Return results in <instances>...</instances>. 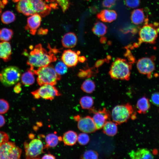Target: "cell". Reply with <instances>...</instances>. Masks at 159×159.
Wrapping results in <instances>:
<instances>
[{"label": "cell", "mask_w": 159, "mask_h": 159, "mask_svg": "<svg viewBox=\"0 0 159 159\" xmlns=\"http://www.w3.org/2000/svg\"><path fill=\"white\" fill-rule=\"evenodd\" d=\"M48 2L55 1L61 8L62 11L64 12L69 8L70 3L69 0H48Z\"/></svg>", "instance_id": "cell-33"}, {"label": "cell", "mask_w": 159, "mask_h": 159, "mask_svg": "<svg viewBox=\"0 0 159 159\" xmlns=\"http://www.w3.org/2000/svg\"><path fill=\"white\" fill-rule=\"evenodd\" d=\"M133 112L132 107L129 103L117 105L112 110V118L116 124H120L127 121L131 117Z\"/></svg>", "instance_id": "cell-6"}, {"label": "cell", "mask_w": 159, "mask_h": 159, "mask_svg": "<svg viewBox=\"0 0 159 159\" xmlns=\"http://www.w3.org/2000/svg\"><path fill=\"white\" fill-rule=\"evenodd\" d=\"M67 67L62 61H59L56 64L54 69L56 72L61 75L66 73L67 70Z\"/></svg>", "instance_id": "cell-32"}, {"label": "cell", "mask_w": 159, "mask_h": 159, "mask_svg": "<svg viewBox=\"0 0 159 159\" xmlns=\"http://www.w3.org/2000/svg\"><path fill=\"white\" fill-rule=\"evenodd\" d=\"M62 140V138L54 133L49 134L45 138L46 145L44 148L54 147L57 145L59 141Z\"/></svg>", "instance_id": "cell-23"}, {"label": "cell", "mask_w": 159, "mask_h": 159, "mask_svg": "<svg viewBox=\"0 0 159 159\" xmlns=\"http://www.w3.org/2000/svg\"><path fill=\"white\" fill-rule=\"evenodd\" d=\"M15 14L13 12L10 11H4L1 16L2 22L6 24H8L13 22L15 20Z\"/></svg>", "instance_id": "cell-30"}, {"label": "cell", "mask_w": 159, "mask_h": 159, "mask_svg": "<svg viewBox=\"0 0 159 159\" xmlns=\"http://www.w3.org/2000/svg\"><path fill=\"white\" fill-rule=\"evenodd\" d=\"M125 4L128 7L135 8L138 7L140 3V0H125Z\"/></svg>", "instance_id": "cell-37"}, {"label": "cell", "mask_w": 159, "mask_h": 159, "mask_svg": "<svg viewBox=\"0 0 159 159\" xmlns=\"http://www.w3.org/2000/svg\"><path fill=\"white\" fill-rule=\"evenodd\" d=\"M128 154L132 159H152L154 158V156L150 151L144 148L138 149L136 150H132Z\"/></svg>", "instance_id": "cell-18"}, {"label": "cell", "mask_w": 159, "mask_h": 159, "mask_svg": "<svg viewBox=\"0 0 159 159\" xmlns=\"http://www.w3.org/2000/svg\"><path fill=\"white\" fill-rule=\"evenodd\" d=\"M56 158L53 155L50 154L48 153L45 154L44 155L42 158V159H55Z\"/></svg>", "instance_id": "cell-42"}, {"label": "cell", "mask_w": 159, "mask_h": 159, "mask_svg": "<svg viewBox=\"0 0 159 159\" xmlns=\"http://www.w3.org/2000/svg\"><path fill=\"white\" fill-rule=\"evenodd\" d=\"M21 149L13 142L7 141L0 145V159L20 158Z\"/></svg>", "instance_id": "cell-7"}, {"label": "cell", "mask_w": 159, "mask_h": 159, "mask_svg": "<svg viewBox=\"0 0 159 159\" xmlns=\"http://www.w3.org/2000/svg\"><path fill=\"white\" fill-rule=\"evenodd\" d=\"M85 60L86 59L85 57L83 56L79 57V61L80 62H83L85 61Z\"/></svg>", "instance_id": "cell-47"}, {"label": "cell", "mask_w": 159, "mask_h": 159, "mask_svg": "<svg viewBox=\"0 0 159 159\" xmlns=\"http://www.w3.org/2000/svg\"><path fill=\"white\" fill-rule=\"evenodd\" d=\"M1 8H1V7L0 6V14H1Z\"/></svg>", "instance_id": "cell-50"}, {"label": "cell", "mask_w": 159, "mask_h": 159, "mask_svg": "<svg viewBox=\"0 0 159 159\" xmlns=\"http://www.w3.org/2000/svg\"><path fill=\"white\" fill-rule=\"evenodd\" d=\"M136 106L139 113H145L149 110L150 105L148 99L145 97H143L138 100Z\"/></svg>", "instance_id": "cell-25"}, {"label": "cell", "mask_w": 159, "mask_h": 159, "mask_svg": "<svg viewBox=\"0 0 159 159\" xmlns=\"http://www.w3.org/2000/svg\"><path fill=\"white\" fill-rule=\"evenodd\" d=\"M92 119L95 125L97 130L100 129L103 127L105 123L110 116L109 112L105 108L102 110L94 111Z\"/></svg>", "instance_id": "cell-14"}, {"label": "cell", "mask_w": 159, "mask_h": 159, "mask_svg": "<svg viewBox=\"0 0 159 159\" xmlns=\"http://www.w3.org/2000/svg\"><path fill=\"white\" fill-rule=\"evenodd\" d=\"M77 136L76 132L72 130H69L64 134L62 140L65 145L73 146L76 143Z\"/></svg>", "instance_id": "cell-22"}, {"label": "cell", "mask_w": 159, "mask_h": 159, "mask_svg": "<svg viewBox=\"0 0 159 159\" xmlns=\"http://www.w3.org/2000/svg\"><path fill=\"white\" fill-rule=\"evenodd\" d=\"M13 35V31L11 29L6 28L0 29V41L8 42L11 39Z\"/></svg>", "instance_id": "cell-29"}, {"label": "cell", "mask_w": 159, "mask_h": 159, "mask_svg": "<svg viewBox=\"0 0 159 159\" xmlns=\"http://www.w3.org/2000/svg\"><path fill=\"white\" fill-rule=\"evenodd\" d=\"M148 21L147 18L144 25L140 29L138 42L135 44L136 47L143 42L150 44L155 42L159 33V23L154 22L148 24Z\"/></svg>", "instance_id": "cell-4"}, {"label": "cell", "mask_w": 159, "mask_h": 159, "mask_svg": "<svg viewBox=\"0 0 159 159\" xmlns=\"http://www.w3.org/2000/svg\"><path fill=\"white\" fill-rule=\"evenodd\" d=\"M77 127L80 130L86 133H92L97 130L92 118L89 116L80 118L78 121Z\"/></svg>", "instance_id": "cell-12"}, {"label": "cell", "mask_w": 159, "mask_h": 159, "mask_svg": "<svg viewBox=\"0 0 159 159\" xmlns=\"http://www.w3.org/2000/svg\"><path fill=\"white\" fill-rule=\"evenodd\" d=\"M151 101L154 105L159 107V92H155L152 95Z\"/></svg>", "instance_id": "cell-39"}, {"label": "cell", "mask_w": 159, "mask_h": 159, "mask_svg": "<svg viewBox=\"0 0 159 159\" xmlns=\"http://www.w3.org/2000/svg\"><path fill=\"white\" fill-rule=\"evenodd\" d=\"M103 127L104 132L108 136H114L117 132V128L115 122L111 121H107Z\"/></svg>", "instance_id": "cell-24"}, {"label": "cell", "mask_w": 159, "mask_h": 159, "mask_svg": "<svg viewBox=\"0 0 159 159\" xmlns=\"http://www.w3.org/2000/svg\"><path fill=\"white\" fill-rule=\"evenodd\" d=\"M31 70L37 75V82L40 86L46 84L54 86L61 78L54 68L49 65Z\"/></svg>", "instance_id": "cell-3"}, {"label": "cell", "mask_w": 159, "mask_h": 159, "mask_svg": "<svg viewBox=\"0 0 159 159\" xmlns=\"http://www.w3.org/2000/svg\"><path fill=\"white\" fill-rule=\"evenodd\" d=\"M41 18L42 17L37 13L29 16L27 19L25 29L28 31L31 34L35 35L40 25Z\"/></svg>", "instance_id": "cell-15"}, {"label": "cell", "mask_w": 159, "mask_h": 159, "mask_svg": "<svg viewBox=\"0 0 159 159\" xmlns=\"http://www.w3.org/2000/svg\"><path fill=\"white\" fill-rule=\"evenodd\" d=\"M9 136L6 133L0 131V145L8 141Z\"/></svg>", "instance_id": "cell-41"}, {"label": "cell", "mask_w": 159, "mask_h": 159, "mask_svg": "<svg viewBox=\"0 0 159 159\" xmlns=\"http://www.w3.org/2000/svg\"><path fill=\"white\" fill-rule=\"evenodd\" d=\"M30 0L36 13L43 17L49 14L52 7V4H47L44 0Z\"/></svg>", "instance_id": "cell-13"}, {"label": "cell", "mask_w": 159, "mask_h": 159, "mask_svg": "<svg viewBox=\"0 0 159 159\" xmlns=\"http://www.w3.org/2000/svg\"><path fill=\"white\" fill-rule=\"evenodd\" d=\"M17 11L26 16H30L35 13L30 0H21L16 5Z\"/></svg>", "instance_id": "cell-16"}, {"label": "cell", "mask_w": 159, "mask_h": 159, "mask_svg": "<svg viewBox=\"0 0 159 159\" xmlns=\"http://www.w3.org/2000/svg\"><path fill=\"white\" fill-rule=\"evenodd\" d=\"M26 157L27 159L39 158L44 149L42 141L39 139H33L29 143L24 144Z\"/></svg>", "instance_id": "cell-8"}, {"label": "cell", "mask_w": 159, "mask_h": 159, "mask_svg": "<svg viewBox=\"0 0 159 159\" xmlns=\"http://www.w3.org/2000/svg\"><path fill=\"white\" fill-rule=\"evenodd\" d=\"M46 2H48V0H44Z\"/></svg>", "instance_id": "cell-51"}, {"label": "cell", "mask_w": 159, "mask_h": 159, "mask_svg": "<svg viewBox=\"0 0 159 159\" xmlns=\"http://www.w3.org/2000/svg\"><path fill=\"white\" fill-rule=\"evenodd\" d=\"M80 103L82 109H89L92 106L94 103V100L92 97L85 96L81 98Z\"/></svg>", "instance_id": "cell-31"}, {"label": "cell", "mask_w": 159, "mask_h": 159, "mask_svg": "<svg viewBox=\"0 0 159 159\" xmlns=\"http://www.w3.org/2000/svg\"><path fill=\"white\" fill-rule=\"evenodd\" d=\"M81 88L85 92L91 93L95 90V82L90 80H87L82 84Z\"/></svg>", "instance_id": "cell-28"}, {"label": "cell", "mask_w": 159, "mask_h": 159, "mask_svg": "<svg viewBox=\"0 0 159 159\" xmlns=\"http://www.w3.org/2000/svg\"><path fill=\"white\" fill-rule=\"evenodd\" d=\"M14 88V91L16 92H19L21 90V85L19 84L17 85Z\"/></svg>", "instance_id": "cell-44"}, {"label": "cell", "mask_w": 159, "mask_h": 159, "mask_svg": "<svg viewBox=\"0 0 159 159\" xmlns=\"http://www.w3.org/2000/svg\"><path fill=\"white\" fill-rule=\"evenodd\" d=\"M36 99H43L52 100L55 97L61 95L57 88L53 85L46 84L41 86L37 90L31 92Z\"/></svg>", "instance_id": "cell-9"}, {"label": "cell", "mask_w": 159, "mask_h": 159, "mask_svg": "<svg viewBox=\"0 0 159 159\" xmlns=\"http://www.w3.org/2000/svg\"><path fill=\"white\" fill-rule=\"evenodd\" d=\"M34 74L30 69L23 73L21 78L22 83L27 86L33 84L35 82Z\"/></svg>", "instance_id": "cell-26"}, {"label": "cell", "mask_w": 159, "mask_h": 159, "mask_svg": "<svg viewBox=\"0 0 159 159\" xmlns=\"http://www.w3.org/2000/svg\"><path fill=\"white\" fill-rule=\"evenodd\" d=\"M77 141L80 145H85L89 143L90 138L87 133L83 132L78 135Z\"/></svg>", "instance_id": "cell-34"}, {"label": "cell", "mask_w": 159, "mask_h": 159, "mask_svg": "<svg viewBox=\"0 0 159 159\" xmlns=\"http://www.w3.org/2000/svg\"><path fill=\"white\" fill-rule=\"evenodd\" d=\"M142 9L134 10L131 13L130 19L132 23L135 25L140 24L145 22L146 19Z\"/></svg>", "instance_id": "cell-21"}, {"label": "cell", "mask_w": 159, "mask_h": 159, "mask_svg": "<svg viewBox=\"0 0 159 159\" xmlns=\"http://www.w3.org/2000/svg\"><path fill=\"white\" fill-rule=\"evenodd\" d=\"M13 2H18L21 0H12Z\"/></svg>", "instance_id": "cell-49"}, {"label": "cell", "mask_w": 159, "mask_h": 159, "mask_svg": "<svg viewBox=\"0 0 159 159\" xmlns=\"http://www.w3.org/2000/svg\"><path fill=\"white\" fill-rule=\"evenodd\" d=\"M117 17V13L115 10L107 9L102 10L97 15V19L105 22H111L115 20Z\"/></svg>", "instance_id": "cell-17"}, {"label": "cell", "mask_w": 159, "mask_h": 159, "mask_svg": "<svg viewBox=\"0 0 159 159\" xmlns=\"http://www.w3.org/2000/svg\"><path fill=\"white\" fill-rule=\"evenodd\" d=\"M92 73L93 72L91 69H81L78 73V75L79 77L81 78L89 77L92 76Z\"/></svg>", "instance_id": "cell-38"}, {"label": "cell", "mask_w": 159, "mask_h": 159, "mask_svg": "<svg viewBox=\"0 0 159 159\" xmlns=\"http://www.w3.org/2000/svg\"><path fill=\"white\" fill-rule=\"evenodd\" d=\"M118 0H103L102 5L104 7L110 8L115 5L116 2Z\"/></svg>", "instance_id": "cell-40"}, {"label": "cell", "mask_w": 159, "mask_h": 159, "mask_svg": "<svg viewBox=\"0 0 159 159\" xmlns=\"http://www.w3.org/2000/svg\"><path fill=\"white\" fill-rule=\"evenodd\" d=\"M80 52H77L70 49L64 50L61 57L62 61L67 67H72L75 66L79 61V55Z\"/></svg>", "instance_id": "cell-11"}, {"label": "cell", "mask_w": 159, "mask_h": 159, "mask_svg": "<svg viewBox=\"0 0 159 159\" xmlns=\"http://www.w3.org/2000/svg\"><path fill=\"white\" fill-rule=\"evenodd\" d=\"M21 76V72L19 68L14 66H9L0 72V81L5 86H11L18 82Z\"/></svg>", "instance_id": "cell-5"}, {"label": "cell", "mask_w": 159, "mask_h": 159, "mask_svg": "<svg viewBox=\"0 0 159 159\" xmlns=\"http://www.w3.org/2000/svg\"><path fill=\"white\" fill-rule=\"evenodd\" d=\"M50 51L48 52L42 44L36 45L28 54L27 64L30 67L31 70L49 65L57 59L54 55L57 52L56 49H51L49 46Z\"/></svg>", "instance_id": "cell-1"}, {"label": "cell", "mask_w": 159, "mask_h": 159, "mask_svg": "<svg viewBox=\"0 0 159 159\" xmlns=\"http://www.w3.org/2000/svg\"><path fill=\"white\" fill-rule=\"evenodd\" d=\"M132 67V64L126 59L117 58L112 63L109 74L113 79L128 80Z\"/></svg>", "instance_id": "cell-2"}, {"label": "cell", "mask_w": 159, "mask_h": 159, "mask_svg": "<svg viewBox=\"0 0 159 159\" xmlns=\"http://www.w3.org/2000/svg\"><path fill=\"white\" fill-rule=\"evenodd\" d=\"M47 29H40L39 30L38 33L40 34H47Z\"/></svg>", "instance_id": "cell-45"}, {"label": "cell", "mask_w": 159, "mask_h": 159, "mask_svg": "<svg viewBox=\"0 0 159 159\" xmlns=\"http://www.w3.org/2000/svg\"><path fill=\"white\" fill-rule=\"evenodd\" d=\"M98 156L97 153L92 150H88L85 151L81 156L82 159H97Z\"/></svg>", "instance_id": "cell-35"}, {"label": "cell", "mask_w": 159, "mask_h": 159, "mask_svg": "<svg viewBox=\"0 0 159 159\" xmlns=\"http://www.w3.org/2000/svg\"><path fill=\"white\" fill-rule=\"evenodd\" d=\"M9 107L8 102L5 100L0 99V114H4L6 112Z\"/></svg>", "instance_id": "cell-36"}, {"label": "cell", "mask_w": 159, "mask_h": 159, "mask_svg": "<svg viewBox=\"0 0 159 159\" xmlns=\"http://www.w3.org/2000/svg\"><path fill=\"white\" fill-rule=\"evenodd\" d=\"M154 58L144 57L138 61L137 67L141 74L146 75L148 78L152 77V74L155 69Z\"/></svg>", "instance_id": "cell-10"}, {"label": "cell", "mask_w": 159, "mask_h": 159, "mask_svg": "<svg viewBox=\"0 0 159 159\" xmlns=\"http://www.w3.org/2000/svg\"><path fill=\"white\" fill-rule=\"evenodd\" d=\"M5 123V119L4 116L0 114V127L3 126Z\"/></svg>", "instance_id": "cell-43"}, {"label": "cell", "mask_w": 159, "mask_h": 159, "mask_svg": "<svg viewBox=\"0 0 159 159\" xmlns=\"http://www.w3.org/2000/svg\"><path fill=\"white\" fill-rule=\"evenodd\" d=\"M0 6L2 8H4V4L3 1H2L1 0H0Z\"/></svg>", "instance_id": "cell-48"}, {"label": "cell", "mask_w": 159, "mask_h": 159, "mask_svg": "<svg viewBox=\"0 0 159 159\" xmlns=\"http://www.w3.org/2000/svg\"><path fill=\"white\" fill-rule=\"evenodd\" d=\"M107 27L103 23L100 21L95 23L92 28V31L96 35L102 37L106 33Z\"/></svg>", "instance_id": "cell-27"}, {"label": "cell", "mask_w": 159, "mask_h": 159, "mask_svg": "<svg viewBox=\"0 0 159 159\" xmlns=\"http://www.w3.org/2000/svg\"><path fill=\"white\" fill-rule=\"evenodd\" d=\"M77 39L76 34L73 32H69L65 34L62 39V46L66 48H72L76 45Z\"/></svg>", "instance_id": "cell-20"}, {"label": "cell", "mask_w": 159, "mask_h": 159, "mask_svg": "<svg viewBox=\"0 0 159 159\" xmlns=\"http://www.w3.org/2000/svg\"><path fill=\"white\" fill-rule=\"evenodd\" d=\"M104 62V60H98L97 61L96 63H95V66L96 67H99Z\"/></svg>", "instance_id": "cell-46"}, {"label": "cell", "mask_w": 159, "mask_h": 159, "mask_svg": "<svg viewBox=\"0 0 159 159\" xmlns=\"http://www.w3.org/2000/svg\"><path fill=\"white\" fill-rule=\"evenodd\" d=\"M12 54L11 47L8 41H0V58L5 62L9 61Z\"/></svg>", "instance_id": "cell-19"}]
</instances>
